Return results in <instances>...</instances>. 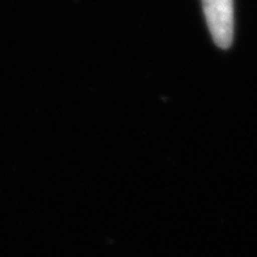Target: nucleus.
<instances>
[{
    "label": "nucleus",
    "mask_w": 257,
    "mask_h": 257,
    "mask_svg": "<svg viewBox=\"0 0 257 257\" xmlns=\"http://www.w3.org/2000/svg\"><path fill=\"white\" fill-rule=\"evenodd\" d=\"M207 28L218 48L228 49L233 40V0H202Z\"/></svg>",
    "instance_id": "nucleus-1"
}]
</instances>
